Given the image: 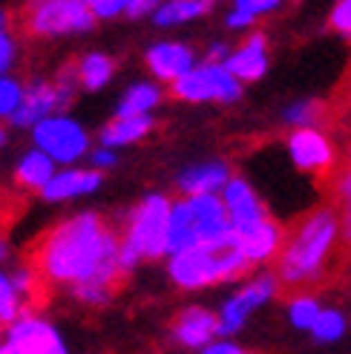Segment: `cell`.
I'll return each mask as SVG.
<instances>
[{"instance_id":"6da1fadb","label":"cell","mask_w":351,"mask_h":354,"mask_svg":"<svg viewBox=\"0 0 351 354\" xmlns=\"http://www.w3.org/2000/svg\"><path fill=\"white\" fill-rule=\"evenodd\" d=\"M118 227L107 216L81 214L44 231L23 251V262L46 294L73 286L78 299L101 306L127 279L118 265Z\"/></svg>"},{"instance_id":"7a4b0ae2","label":"cell","mask_w":351,"mask_h":354,"mask_svg":"<svg viewBox=\"0 0 351 354\" xmlns=\"http://www.w3.org/2000/svg\"><path fill=\"white\" fill-rule=\"evenodd\" d=\"M345 259L343 225L331 205L314 207L303 219L285 227L276 262V294L288 299L311 297L340 274Z\"/></svg>"},{"instance_id":"3957f363","label":"cell","mask_w":351,"mask_h":354,"mask_svg":"<svg viewBox=\"0 0 351 354\" xmlns=\"http://www.w3.org/2000/svg\"><path fill=\"white\" fill-rule=\"evenodd\" d=\"M251 268L254 265L242 257L236 234L231 231L216 242L193 245L187 251L173 254L170 277L179 288H202V286H210V282L236 279L242 274H248Z\"/></svg>"},{"instance_id":"277c9868","label":"cell","mask_w":351,"mask_h":354,"mask_svg":"<svg viewBox=\"0 0 351 354\" xmlns=\"http://www.w3.org/2000/svg\"><path fill=\"white\" fill-rule=\"evenodd\" d=\"M234 231L222 199L196 196L170 202V227H167V254L187 251L193 245H207Z\"/></svg>"},{"instance_id":"5b68a950","label":"cell","mask_w":351,"mask_h":354,"mask_svg":"<svg viewBox=\"0 0 351 354\" xmlns=\"http://www.w3.org/2000/svg\"><path fill=\"white\" fill-rule=\"evenodd\" d=\"M90 3L81 0H44V3H26L9 15V26L23 38H49V35L84 32L93 26Z\"/></svg>"},{"instance_id":"8992f818","label":"cell","mask_w":351,"mask_h":354,"mask_svg":"<svg viewBox=\"0 0 351 354\" xmlns=\"http://www.w3.org/2000/svg\"><path fill=\"white\" fill-rule=\"evenodd\" d=\"M167 227H170V199L153 193L127 219V234L124 242L138 254V259H159L167 254Z\"/></svg>"},{"instance_id":"52a82bcc","label":"cell","mask_w":351,"mask_h":354,"mask_svg":"<svg viewBox=\"0 0 351 354\" xmlns=\"http://www.w3.org/2000/svg\"><path fill=\"white\" fill-rule=\"evenodd\" d=\"M173 95L182 101H236L239 81L222 64H205L176 81Z\"/></svg>"},{"instance_id":"ba28073f","label":"cell","mask_w":351,"mask_h":354,"mask_svg":"<svg viewBox=\"0 0 351 354\" xmlns=\"http://www.w3.org/2000/svg\"><path fill=\"white\" fill-rule=\"evenodd\" d=\"M35 141L46 158L58 162H75L86 150V133L69 118H44L35 124Z\"/></svg>"},{"instance_id":"9c48e42d","label":"cell","mask_w":351,"mask_h":354,"mask_svg":"<svg viewBox=\"0 0 351 354\" xmlns=\"http://www.w3.org/2000/svg\"><path fill=\"white\" fill-rule=\"evenodd\" d=\"M288 150H291V158L296 162V167L305 173H317L323 182L331 176V170H334V162H337L334 145L314 127L294 130L288 138Z\"/></svg>"},{"instance_id":"30bf717a","label":"cell","mask_w":351,"mask_h":354,"mask_svg":"<svg viewBox=\"0 0 351 354\" xmlns=\"http://www.w3.org/2000/svg\"><path fill=\"white\" fill-rule=\"evenodd\" d=\"M0 354H66V351L55 328L35 320V317H23V320H17L9 328V343L0 348Z\"/></svg>"},{"instance_id":"8fae6325","label":"cell","mask_w":351,"mask_h":354,"mask_svg":"<svg viewBox=\"0 0 351 354\" xmlns=\"http://www.w3.org/2000/svg\"><path fill=\"white\" fill-rule=\"evenodd\" d=\"M276 294V279L274 277H259L251 286H245L239 294H234V299H227V306L222 308L219 317V334H234L242 328V323L248 320V314L254 308H259L265 299H271Z\"/></svg>"},{"instance_id":"7c38bea8","label":"cell","mask_w":351,"mask_h":354,"mask_svg":"<svg viewBox=\"0 0 351 354\" xmlns=\"http://www.w3.org/2000/svg\"><path fill=\"white\" fill-rule=\"evenodd\" d=\"M234 234H236L242 257L248 259L251 265H256V262H268V259L276 257L279 245H283L285 227H279L274 219H262L256 225L239 227V231H234Z\"/></svg>"},{"instance_id":"4fadbf2b","label":"cell","mask_w":351,"mask_h":354,"mask_svg":"<svg viewBox=\"0 0 351 354\" xmlns=\"http://www.w3.org/2000/svg\"><path fill=\"white\" fill-rule=\"evenodd\" d=\"M225 210H227V219H231L234 231H239V227H248V225H256L262 219H268L265 207H262V202L256 199V193L251 190V185L239 179V176H234L231 182L225 185Z\"/></svg>"},{"instance_id":"5bb4252c","label":"cell","mask_w":351,"mask_h":354,"mask_svg":"<svg viewBox=\"0 0 351 354\" xmlns=\"http://www.w3.org/2000/svg\"><path fill=\"white\" fill-rule=\"evenodd\" d=\"M265 35L262 32H254L248 35V41H245L236 52H231L227 55V73H231L234 78H242V81H256L265 75L268 69V55H265Z\"/></svg>"},{"instance_id":"9a60e30c","label":"cell","mask_w":351,"mask_h":354,"mask_svg":"<svg viewBox=\"0 0 351 354\" xmlns=\"http://www.w3.org/2000/svg\"><path fill=\"white\" fill-rule=\"evenodd\" d=\"M147 66L155 78L176 84L193 69V52L184 44H155L147 52Z\"/></svg>"},{"instance_id":"2e32d148","label":"cell","mask_w":351,"mask_h":354,"mask_svg":"<svg viewBox=\"0 0 351 354\" xmlns=\"http://www.w3.org/2000/svg\"><path fill=\"white\" fill-rule=\"evenodd\" d=\"M173 334L179 343H184L190 348H202V346H207V340L214 337V334H219V320L210 311L190 306L173 320Z\"/></svg>"},{"instance_id":"e0dca14e","label":"cell","mask_w":351,"mask_h":354,"mask_svg":"<svg viewBox=\"0 0 351 354\" xmlns=\"http://www.w3.org/2000/svg\"><path fill=\"white\" fill-rule=\"evenodd\" d=\"M52 110H58L55 86L38 81V84H32L29 90L23 93L21 107H17V113L12 115V121L21 124V127H26V124H41L44 118H49Z\"/></svg>"},{"instance_id":"ac0fdd59","label":"cell","mask_w":351,"mask_h":354,"mask_svg":"<svg viewBox=\"0 0 351 354\" xmlns=\"http://www.w3.org/2000/svg\"><path fill=\"white\" fill-rule=\"evenodd\" d=\"M231 182V170L225 165H202L187 170L179 179V190L184 193V199L196 196H216V190Z\"/></svg>"},{"instance_id":"d6986e66","label":"cell","mask_w":351,"mask_h":354,"mask_svg":"<svg viewBox=\"0 0 351 354\" xmlns=\"http://www.w3.org/2000/svg\"><path fill=\"white\" fill-rule=\"evenodd\" d=\"M101 185V173L95 170H66L52 176V182L44 187L46 199H69V196H81V193H93Z\"/></svg>"},{"instance_id":"ffe728a7","label":"cell","mask_w":351,"mask_h":354,"mask_svg":"<svg viewBox=\"0 0 351 354\" xmlns=\"http://www.w3.org/2000/svg\"><path fill=\"white\" fill-rule=\"evenodd\" d=\"M150 130H153V118L150 115L115 118L101 130V145L104 147H121V145H130V141L147 136Z\"/></svg>"},{"instance_id":"44dd1931","label":"cell","mask_w":351,"mask_h":354,"mask_svg":"<svg viewBox=\"0 0 351 354\" xmlns=\"http://www.w3.org/2000/svg\"><path fill=\"white\" fill-rule=\"evenodd\" d=\"M52 158H46L41 150L38 153H29L21 167H17V185L26 187V190H44L52 182Z\"/></svg>"},{"instance_id":"7402d4cb","label":"cell","mask_w":351,"mask_h":354,"mask_svg":"<svg viewBox=\"0 0 351 354\" xmlns=\"http://www.w3.org/2000/svg\"><path fill=\"white\" fill-rule=\"evenodd\" d=\"M323 187L328 190L331 207L337 210V216H343V222H351V165L331 170Z\"/></svg>"},{"instance_id":"603a6c76","label":"cell","mask_w":351,"mask_h":354,"mask_svg":"<svg viewBox=\"0 0 351 354\" xmlns=\"http://www.w3.org/2000/svg\"><path fill=\"white\" fill-rule=\"evenodd\" d=\"M159 101H162L159 86H153V84H138V86H133V90L124 95V101H121V107H118V118L147 115V110H153Z\"/></svg>"},{"instance_id":"cb8c5ba5","label":"cell","mask_w":351,"mask_h":354,"mask_svg":"<svg viewBox=\"0 0 351 354\" xmlns=\"http://www.w3.org/2000/svg\"><path fill=\"white\" fill-rule=\"evenodd\" d=\"M75 69H78V84H84L86 90H98V86H104L113 78L115 64L107 55H86L84 61L75 64Z\"/></svg>"},{"instance_id":"d4e9b609","label":"cell","mask_w":351,"mask_h":354,"mask_svg":"<svg viewBox=\"0 0 351 354\" xmlns=\"http://www.w3.org/2000/svg\"><path fill=\"white\" fill-rule=\"evenodd\" d=\"M207 9H210V3H205V0H179V3H164L159 12H155V21L162 26H170V24L190 21V17H199Z\"/></svg>"},{"instance_id":"484cf974","label":"cell","mask_w":351,"mask_h":354,"mask_svg":"<svg viewBox=\"0 0 351 354\" xmlns=\"http://www.w3.org/2000/svg\"><path fill=\"white\" fill-rule=\"evenodd\" d=\"M23 314V299L17 297L15 286H12V279L0 271V323H12Z\"/></svg>"},{"instance_id":"4316f807","label":"cell","mask_w":351,"mask_h":354,"mask_svg":"<svg viewBox=\"0 0 351 354\" xmlns=\"http://www.w3.org/2000/svg\"><path fill=\"white\" fill-rule=\"evenodd\" d=\"M311 331H314V337L325 340V343H328V340H340L343 331H345V320H343V314L325 308V311L317 314V320H314Z\"/></svg>"},{"instance_id":"83f0119b","label":"cell","mask_w":351,"mask_h":354,"mask_svg":"<svg viewBox=\"0 0 351 354\" xmlns=\"http://www.w3.org/2000/svg\"><path fill=\"white\" fill-rule=\"evenodd\" d=\"M320 311L323 308L317 306V299L314 297H294L291 299V320H294L296 328H311Z\"/></svg>"},{"instance_id":"f1b7e54d","label":"cell","mask_w":351,"mask_h":354,"mask_svg":"<svg viewBox=\"0 0 351 354\" xmlns=\"http://www.w3.org/2000/svg\"><path fill=\"white\" fill-rule=\"evenodd\" d=\"M21 98H23L21 84L12 78H0V115H15L17 107H21Z\"/></svg>"},{"instance_id":"f546056e","label":"cell","mask_w":351,"mask_h":354,"mask_svg":"<svg viewBox=\"0 0 351 354\" xmlns=\"http://www.w3.org/2000/svg\"><path fill=\"white\" fill-rule=\"evenodd\" d=\"M320 115H325V107L320 101H305V104H296V107L288 110V121L291 124H303V127H308V124H317Z\"/></svg>"},{"instance_id":"4dcf8cb0","label":"cell","mask_w":351,"mask_h":354,"mask_svg":"<svg viewBox=\"0 0 351 354\" xmlns=\"http://www.w3.org/2000/svg\"><path fill=\"white\" fill-rule=\"evenodd\" d=\"M12 26H9V15L0 12V75L9 69V64L15 61V41H12Z\"/></svg>"},{"instance_id":"1f68e13d","label":"cell","mask_w":351,"mask_h":354,"mask_svg":"<svg viewBox=\"0 0 351 354\" xmlns=\"http://www.w3.org/2000/svg\"><path fill=\"white\" fill-rule=\"evenodd\" d=\"M331 26L340 35H345V38H351V0H343V3L334 6V12H331Z\"/></svg>"},{"instance_id":"d6a6232c","label":"cell","mask_w":351,"mask_h":354,"mask_svg":"<svg viewBox=\"0 0 351 354\" xmlns=\"http://www.w3.org/2000/svg\"><path fill=\"white\" fill-rule=\"evenodd\" d=\"M90 12L93 17H115L118 12H124V3L121 0H93Z\"/></svg>"},{"instance_id":"836d02e7","label":"cell","mask_w":351,"mask_h":354,"mask_svg":"<svg viewBox=\"0 0 351 354\" xmlns=\"http://www.w3.org/2000/svg\"><path fill=\"white\" fill-rule=\"evenodd\" d=\"M236 9H242V12H248V15L256 17L259 12H271V9H276V3H274V0H239Z\"/></svg>"},{"instance_id":"e575fe53","label":"cell","mask_w":351,"mask_h":354,"mask_svg":"<svg viewBox=\"0 0 351 354\" xmlns=\"http://www.w3.org/2000/svg\"><path fill=\"white\" fill-rule=\"evenodd\" d=\"M227 24H231L234 29H242V26H251V24H254V15H248V12H242V9H234V12H231V17H227Z\"/></svg>"},{"instance_id":"d590c367","label":"cell","mask_w":351,"mask_h":354,"mask_svg":"<svg viewBox=\"0 0 351 354\" xmlns=\"http://www.w3.org/2000/svg\"><path fill=\"white\" fill-rule=\"evenodd\" d=\"M205 354H245V351L236 348V346H231V343H216V346L205 348Z\"/></svg>"},{"instance_id":"8d00e7d4","label":"cell","mask_w":351,"mask_h":354,"mask_svg":"<svg viewBox=\"0 0 351 354\" xmlns=\"http://www.w3.org/2000/svg\"><path fill=\"white\" fill-rule=\"evenodd\" d=\"M115 165V156L110 150H98L95 153V167H113Z\"/></svg>"},{"instance_id":"74e56055","label":"cell","mask_w":351,"mask_h":354,"mask_svg":"<svg viewBox=\"0 0 351 354\" xmlns=\"http://www.w3.org/2000/svg\"><path fill=\"white\" fill-rule=\"evenodd\" d=\"M147 9H155V3H150V0H144V3H124V12L130 15H144Z\"/></svg>"},{"instance_id":"f35d334b","label":"cell","mask_w":351,"mask_h":354,"mask_svg":"<svg viewBox=\"0 0 351 354\" xmlns=\"http://www.w3.org/2000/svg\"><path fill=\"white\" fill-rule=\"evenodd\" d=\"M210 55H214V64H216V61H222V58L227 55V46H225V44H216L214 49H210Z\"/></svg>"},{"instance_id":"ab89813d","label":"cell","mask_w":351,"mask_h":354,"mask_svg":"<svg viewBox=\"0 0 351 354\" xmlns=\"http://www.w3.org/2000/svg\"><path fill=\"white\" fill-rule=\"evenodd\" d=\"M343 242L345 248H351V222H343Z\"/></svg>"},{"instance_id":"60d3db41","label":"cell","mask_w":351,"mask_h":354,"mask_svg":"<svg viewBox=\"0 0 351 354\" xmlns=\"http://www.w3.org/2000/svg\"><path fill=\"white\" fill-rule=\"evenodd\" d=\"M3 257H6V245H3V239H0V262H3Z\"/></svg>"},{"instance_id":"b9f144b4","label":"cell","mask_w":351,"mask_h":354,"mask_svg":"<svg viewBox=\"0 0 351 354\" xmlns=\"http://www.w3.org/2000/svg\"><path fill=\"white\" fill-rule=\"evenodd\" d=\"M0 145H3V130H0Z\"/></svg>"}]
</instances>
